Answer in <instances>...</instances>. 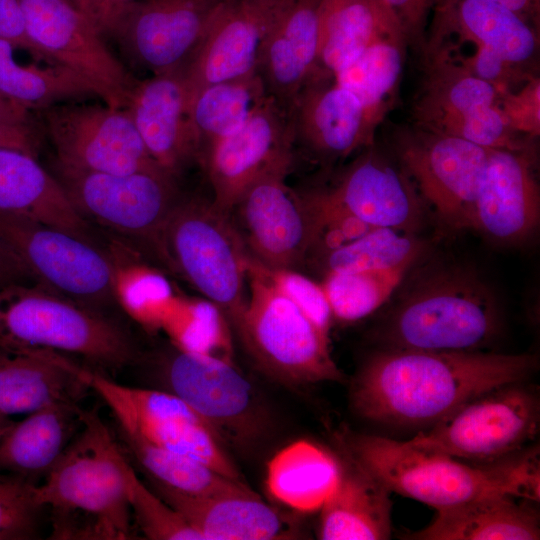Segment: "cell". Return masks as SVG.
<instances>
[{
	"label": "cell",
	"instance_id": "16",
	"mask_svg": "<svg viewBox=\"0 0 540 540\" xmlns=\"http://www.w3.org/2000/svg\"><path fill=\"white\" fill-rule=\"evenodd\" d=\"M27 32L48 64L87 79L105 104L124 108L136 82L106 46L94 22L70 0H19Z\"/></svg>",
	"mask_w": 540,
	"mask_h": 540
},
{
	"label": "cell",
	"instance_id": "53",
	"mask_svg": "<svg viewBox=\"0 0 540 540\" xmlns=\"http://www.w3.org/2000/svg\"><path fill=\"white\" fill-rule=\"evenodd\" d=\"M517 13L538 30L540 19V0H497Z\"/></svg>",
	"mask_w": 540,
	"mask_h": 540
},
{
	"label": "cell",
	"instance_id": "33",
	"mask_svg": "<svg viewBox=\"0 0 540 540\" xmlns=\"http://www.w3.org/2000/svg\"><path fill=\"white\" fill-rule=\"evenodd\" d=\"M393 25L398 23L380 0H322L317 61L312 75L332 77Z\"/></svg>",
	"mask_w": 540,
	"mask_h": 540
},
{
	"label": "cell",
	"instance_id": "4",
	"mask_svg": "<svg viewBox=\"0 0 540 540\" xmlns=\"http://www.w3.org/2000/svg\"><path fill=\"white\" fill-rule=\"evenodd\" d=\"M345 447L348 456L391 492L436 510L497 493L539 501L535 448L489 463H474L370 434H350Z\"/></svg>",
	"mask_w": 540,
	"mask_h": 540
},
{
	"label": "cell",
	"instance_id": "2",
	"mask_svg": "<svg viewBox=\"0 0 540 540\" xmlns=\"http://www.w3.org/2000/svg\"><path fill=\"white\" fill-rule=\"evenodd\" d=\"M81 419L78 433L43 483L34 487L36 502L50 512V538L131 539V463L97 407L82 408Z\"/></svg>",
	"mask_w": 540,
	"mask_h": 540
},
{
	"label": "cell",
	"instance_id": "21",
	"mask_svg": "<svg viewBox=\"0 0 540 540\" xmlns=\"http://www.w3.org/2000/svg\"><path fill=\"white\" fill-rule=\"evenodd\" d=\"M331 203L371 228L413 233L423 221V201L401 168L365 148L333 186L318 188Z\"/></svg>",
	"mask_w": 540,
	"mask_h": 540
},
{
	"label": "cell",
	"instance_id": "11",
	"mask_svg": "<svg viewBox=\"0 0 540 540\" xmlns=\"http://www.w3.org/2000/svg\"><path fill=\"white\" fill-rule=\"evenodd\" d=\"M393 148L399 165L439 223L453 231L473 229L489 149L416 125L398 129Z\"/></svg>",
	"mask_w": 540,
	"mask_h": 540
},
{
	"label": "cell",
	"instance_id": "32",
	"mask_svg": "<svg viewBox=\"0 0 540 540\" xmlns=\"http://www.w3.org/2000/svg\"><path fill=\"white\" fill-rule=\"evenodd\" d=\"M81 409L54 403L12 421L0 433V471L34 484L44 479L81 428Z\"/></svg>",
	"mask_w": 540,
	"mask_h": 540
},
{
	"label": "cell",
	"instance_id": "19",
	"mask_svg": "<svg viewBox=\"0 0 540 540\" xmlns=\"http://www.w3.org/2000/svg\"><path fill=\"white\" fill-rule=\"evenodd\" d=\"M289 0H224L180 67L189 100L203 87L258 74L268 35Z\"/></svg>",
	"mask_w": 540,
	"mask_h": 540
},
{
	"label": "cell",
	"instance_id": "1",
	"mask_svg": "<svg viewBox=\"0 0 540 540\" xmlns=\"http://www.w3.org/2000/svg\"><path fill=\"white\" fill-rule=\"evenodd\" d=\"M537 366L528 353L379 348L356 375L351 403L375 423L429 427L475 396L526 382Z\"/></svg>",
	"mask_w": 540,
	"mask_h": 540
},
{
	"label": "cell",
	"instance_id": "35",
	"mask_svg": "<svg viewBox=\"0 0 540 540\" xmlns=\"http://www.w3.org/2000/svg\"><path fill=\"white\" fill-rule=\"evenodd\" d=\"M407 46L400 27L390 26L376 36L354 61L332 76L338 85L358 99L375 129L394 100Z\"/></svg>",
	"mask_w": 540,
	"mask_h": 540
},
{
	"label": "cell",
	"instance_id": "6",
	"mask_svg": "<svg viewBox=\"0 0 540 540\" xmlns=\"http://www.w3.org/2000/svg\"><path fill=\"white\" fill-rule=\"evenodd\" d=\"M151 245L163 262L236 326L247 302V252L229 215L212 201L179 197Z\"/></svg>",
	"mask_w": 540,
	"mask_h": 540
},
{
	"label": "cell",
	"instance_id": "41",
	"mask_svg": "<svg viewBox=\"0 0 540 540\" xmlns=\"http://www.w3.org/2000/svg\"><path fill=\"white\" fill-rule=\"evenodd\" d=\"M425 243L413 233L389 228H373L364 235L324 255L327 272L383 270L415 265L424 254Z\"/></svg>",
	"mask_w": 540,
	"mask_h": 540
},
{
	"label": "cell",
	"instance_id": "52",
	"mask_svg": "<svg viewBox=\"0 0 540 540\" xmlns=\"http://www.w3.org/2000/svg\"><path fill=\"white\" fill-rule=\"evenodd\" d=\"M0 125H30V110L0 95Z\"/></svg>",
	"mask_w": 540,
	"mask_h": 540
},
{
	"label": "cell",
	"instance_id": "51",
	"mask_svg": "<svg viewBox=\"0 0 540 540\" xmlns=\"http://www.w3.org/2000/svg\"><path fill=\"white\" fill-rule=\"evenodd\" d=\"M30 280L33 278L24 264L0 241V287Z\"/></svg>",
	"mask_w": 540,
	"mask_h": 540
},
{
	"label": "cell",
	"instance_id": "12",
	"mask_svg": "<svg viewBox=\"0 0 540 540\" xmlns=\"http://www.w3.org/2000/svg\"><path fill=\"white\" fill-rule=\"evenodd\" d=\"M162 389L192 408L221 442L247 448L267 428L256 393L235 363L181 351L174 346L156 363Z\"/></svg>",
	"mask_w": 540,
	"mask_h": 540
},
{
	"label": "cell",
	"instance_id": "3",
	"mask_svg": "<svg viewBox=\"0 0 540 540\" xmlns=\"http://www.w3.org/2000/svg\"><path fill=\"white\" fill-rule=\"evenodd\" d=\"M420 271L377 324L380 348L475 351L502 329L494 289L477 271L442 264Z\"/></svg>",
	"mask_w": 540,
	"mask_h": 540
},
{
	"label": "cell",
	"instance_id": "43",
	"mask_svg": "<svg viewBox=\"0 0 540 540\" xmlns=\"http://www.w3.org/2000/svg\"><path fill=\"white\" fill-rule=\"evenodd\" d=\"M127 478L132 517L147 539L202 540L177 511L138 478L131 465Z\"/></svg>",
	"mask_w": 540,
	"mask_h": 540
},
{
	"label": "cell",
	"instance_id": "29",
	"mask_svg": "<svg viewBox=\"0 0 540 540\" xmlns=\"http://www.w3.org/2000/svg\"><path fill=\"white\" fill-rule=\"evenodd\" d=\"M391 491L349 456L340 461L336 486L320 511L323 540H386L391 537Z\"/></svg>",
	"mask_w": 540,
	"mask_h": 540
},
{
	"label": "cell",
	"instance_id": "54",
	"mask_svg": "<svg viewBox=\"0 0 540 540\" xmlns=\"http://www.w3.org/2000/svg\"><path fill=\"white\" fill-rule=\"evenodd\" d=\"M70 1L74 5H76L82 12H84L88 17L91 18L95 0H70Z\"/></svg>",
	"mask_w": 540,
	"mask_h": 540
},
{
	"label": "cell",
	"instance_id": "50",
	"mask_svg": "<svg viewBox=\"0 0 540 540\" xmlns=\"http://www.w3.org/2000/svg\"><path fill=\"white\" fill-rule=\"evenodd\" d=\"M37 147L30 125H0V148L17 149L36 156Z\"/></svg>",
	"mask_w": 540,
	"mask_h": 540
},
{
	"label": "cell",
	"instance_id": "31",
	"mask_svg": "<svg viewBox=\"0 0 540 540\" xmlns=\"http://www.w3.org/2000/svg\"><path fill=\"white\" fill-rule=\"evenodd\" d=\"M531 501L506 493L437 509L433 521L407 536L414 540H537L539 513Z\"/></svg>",
	"mask_w": 540,
	"mask_h": 540
},
{
	"label": "cell",
	"instance_id": "56",
	"mask_svg": "<svg viewBox=\"0 0 540 540\" xmlns=\"http://www.w3.org/2000/svg\"><path fill=\"white\" fill-rule=\"evenodd\" d=\"M454 0H439L437 7L434 10V13L439 12L447 8Z\"/></svg>",
	"mask_w": 540,
	"mask_h": 540
},
{
	"label": "cell",
	"instance_id": "14",
	"mask_svg": "<svg viewBox=\"0 0 540 540\" xmlns=\"http://www.w3.org/2000/svg\"><path fill=\"white\" fill-rule=\"evenodd\" d=\"M41 112L56 166L115 174L162 169L126 108L63 102Z\"/></svg>",
	"mask_w": 540,
	"mask_h": 540
},
{
	"label": "cell",
	"instance_id": "7",
	"mask_svg": "<svg viewBox=\"0 0 540 540\" xmlns=\"http://www.w3.org/2000/svg\"><path fill=\"white\" fill-rule=\"evenodd\" d=\"M247 302L235 326L255 361L287 383L341 381L329 335L246 260Z\"/></svg>",
	"mask_w": 540,
	"mask_h": 540
},
{
	"label": "cell",
	"instance_id": "37",
	"mask_svg": "<svg viewBox=\"0 0 540 540\" xmlns=\"http://www.w3.org/2000/svg\"><path fill=\"white\" fill-rule=\"evenodd\" d=\"M14 47L0 40V95L27 109L43 110L69 100L99 97L87 79L57 64L22 65ZM100 98V97H99Z\"/></svg>",
	"mask_w": 540,
	"mask_h": 540
},
{
	"label": "cell",
	"instance_id": "15",
	"mask_svg": "<svg viewBox=\"0 0 540 540\" xmlns=\"http://www.w3.org/2000/svg\"><path fill=\"white\" fill-rule=\"evenodd\" d=\"M57 180L83 219L152 243L179 193L163 169L115 174L56 166Z\"/></svg>",
	"mask_w": 540,
	"mask_h": 540
},
{
	"label": "cell",
	"instance_id": "45",
	"mask_svg": "<svg viewBox=\"0 0 540 540\" xmlns=\"http://www.w3.org/2000/svg\"><path fill=\"white\" fill-rule=\"evenodd\" d=\"M252 261L275 288L298 306L323 333L329 335L333 317L321 283L299 270L269 268L253 259Z\"/></svg>",
	"mask_w": 540,
	"mask_h": 540
},
{
	"label": "cell",
	"instance_id": "49",
	"mask_svg": "<svg viewBox=\"0 0 540 540\" xmlns=\"http://www.w3.org/2000/svg\"><path fill=\"white\" fill-rule=\"evenodd\" d=\"M135 0H95L91 19L103 36H110L125 9Z\"/></svg>",
	"mask_w": 540,
	"mask_h": 540
},
{
	"label": "cell",
	"instance_id": "28",
	"mask_svg": "<svg viewBox=\"0 0 540 540\" xmlns=\"http://www.w3.org/2000/svg\"><path fill=\"white\" fill-rule=\"evenodd\" d=\"M536 30L497 0H454L434 13L428 40L456 33L474 47H483L525 70L538 50Z\"/></svg>",
	"mask_w": 540,
	"mask_h": 540
},
{
	"label": "cell",
	"instance_id": "26",
	"mask_svg": "<svg viewBox=\"0 0 540 540\" xmlns=\"http://www.w3.org/2000/svg\"><path fill=\"white\" fill-rule=\"evenodd\" d=\"M322 0H289L273 25L258 74L267 94L287 113L315 70Z\"/></svg>",
	"mask_w": 540,
	"mask_h": 540
},
{
	"label": "cell",
	"instance_id": "18",
	"mask_svg": "<svg viewBox=\"0 0 540 540\" xmlns=\"http://www.w3.org/2000/svg\"><path fill=\"white\" fill-rule=\"evenodd\" d=\"M288 174L272 173L256 181L228 215L253 260L269 268L299 270L308 261L313 225L301 192L286 183Z\"/></svg>",
	"mask_w": 540,
	"mask_h": 540
},
{
	"label": "cell",
	"instance_id": "8",
	"mask_svg": "<svg viewBox=\"0 0 540 540\" xmlns=\"http://www.w3.org/2000/svg\"><path fill=\"white\" fill-rule=\"evenodd\" d=\"M71 367L108 406L118 435L190 456L231 479L243 481L211 427L174 394L117 383L107 374L73 360Z\"/></svg>",
	"mask_w": 540,
	"mask_h": 540
},
{
	"label": "cell",
	"instance_id": "24",
	"mask_svg": "<svg viewBox=\"0 0 540 540\" xmlns=\"http://www.w3.org/2000/svg\"><path fill=\"white\" fill-rule=\"evenodd\" d=\"M540 220V191L529 149H489L473 229L500 243L528 239Z\"/></svg>",
	"mask_w": 540,
	"mask_h": 540
},
{
	"label": "cell",
	"instance_id": "22",
	"mask_svg": "<svg viewBox=\"0 0 540 540\" xmlns=\"http://www.w3.org/2000/svg\"><path fill=\"white\" fill-rule=\"evenodd\" d=\"M287 114L294 146L324 164L374 144L376 129L362 105L331 76L312 75Z\"/></svg>",
	"mask_w": 540,
	"mask_h": 540
},
{
	"label": "cell",
	"instance_id": "46",
	"mask_svg": "<svg viewBox=\"0 0 540 540\" xmlns=\"http://www.w3.org/2000/svg\"><path fill=\"white\" fill-rule=\"evenodd\" d=\"M499 107L509 128L517 135L535 138L540 134V81L535 75L524 80L518 90L500 93Z\"/></svg>",
	"mask_w": 540,
	"mask_h": 540
},
{
	"label": "cell",
	"instance_id": "5",
	"mask_svg": "<svg viewBox=\"0 0 540 540\" xmlns=\"http://www.w3.org/2000/svg\"><path fill=\"white\" fill-rule=\"evenodd\" d=\"M0 345L75 355L107 375L138 356L131 336L115 320L37 282L0 287Z\"/></svg>",
	"mask_w": 540,
	"mask_h": 540
},
{
	"label": "cell",
	"instance_id": "39",
	"mask_svg": "<svg viewBox=\"0 0 540 540\" xmlns=\"http://www.w3.org/2000/svg\"><path fill=\"white\" fill-rule=\"evenodd\" d=\"M120 445L150 480L181 493L208 497L249 488L206 463L131 437L118 435Z\"/></svg>",
	"mask_w": 540,
	"mask_h": 540
},
{
	"label": "cell",
	"instance_id": "47",
	"mask_svg": "<svg viewBox=\"0 0 540 540\" xmlns=\"http://www.w3.org/2000/svg\"><path fill=\"white\" fill-rule=\"evenodd\" d=\"M401 28L407 45L421 55L428 40L429 17L439 0H380Z\"/></svg>",
	"mask_w": 540,
	"mask_h": 540
},
{
	"label": "cell",
	"instance_id": "30",
	"mask_svg": "<svg viewBox=\"0 0 540 540\" xmlns=\"http://www.w3.org/2000/svg\"><path fill=\"white\" fill-rule=\"evenodd\" d=\"M0 211L91 241L86 220L74 208L57 178L37 162L36 156L21 150L0 148Z\"/></svg>",
	"mask_w": 540,
	"mask_h": 540
},
{
	"label": "cell",
	"instance_id": "17",
	"mask_svg": "<svg viewBox=\"0 0 540 540\" xmlns=\"http://www.w3.org/2000/svg\"><path fill=\"white\" fill-rule=\"evenodd\" d=\"M294 148L288 114L270 97L243 126L203 151L200 163L212 187L213 205L228 215L256 181L289 173Z\"/></svg>",
	"mask_w": 540,
	"mask_h": 540
},
{
	"label": "cell",
	"instance_id": "13",
	"mask_svg": "<svg viewBox=\"0 0 540 540\" xmlns=\"http://www.w3.org/2000/svg\"><path fill=\"white\" fill-rule=\"evenodd\" d=\"M0 241L35 282L97 310L115 301L111 260L93 242L3 211Z\"/></svg>",
	"mask_w": 540,
	"mask_h": 540
},
{
	"label": "cell",
	"instance_id": "40",
	"mask_svg": "<svg viewBox=\"0 0 540 540\" xmlns=\"http://www.w3.org/2000/svg\"><path fill=\"white\" fill-rule=\"evenodd\" d=\"M161 330L172 346L189 353L234 363L227 316L214 302L178 295Z\"/></svg>",
	"mask_w": 540,
	"mask_h": 540
},
{
	"label": "cell",
	"instance_id": "25",
	"mask_svg": "<svg viewBox=\"0 0 540 540\" xmlns=\"http://www.w3.org/2000/svg\"><path fill=\"white\" fill-rule=\"evenodd\" d=\"M150 480V479H149ZM151 489L202 540H273L293 537V526L250 487L208 497L191 496L150 480Z\"/></svg>",
	"mask_w": 540,
	"mask_h": 540
},
{
	"label": "cell",
	"instance_id": "27",
	"mask_svg": "<svg viewBox=\"0 0 540 540\" xmlns=\"http://www.w3.org/2000/svg\"><path fill=\"white\" fill-rule=\"evenodd\" d=\"M90 389L58 352L0 345V411L29 414L54 403L79 404Z\"/></svg>",
	"mask_w": 540,
	"mask_h": 540
},
{
	"label": "cell",
	"instance_id": "42",
	"mask_svg": "<svg viewBox=\"0 0 540 540\" xmlns=\"http://www.w3.org/2000/svg\"><path fill=\"white\" fill-rule=\"evenodd\" d=\"M414 266L325 273L321 285L333 319L351 323L369 316L389 300Z\"/></svg>",
	"mask_w": 540,
	"mask_h": 540
},
{
	"label": "cell",
	"instance_id": "34",
	"mask_svg": "<svg viewBox=\"0 0 540 540\" xmlns=\"http://www.w3.org/2000/svg\"><path fill=\"white\" fill-rule=\"evenodd\" d=\"M340 461L326 449L298 440L279 450L269 461L266 485L270 495L300 512L319 511L334 490Z\"/></svg>",
	"mask_w": 540,
	"mask_h": 540
},
{
	"label": "cell",
	"instance_id": "44",
	"mask_svg": "<svg viewBox=\"0 0 540 540\" xmlns=\"http://www.w3.org/2000/svg\"><path fill=\"white\" fill-rule=\"evenodd\" d=\"M34 484L0 471V540L38 537L42 508L35 499Z\"/></svg>",
	"mask_w": 540,
	"mask_h": 540
},
{
	"label": "cell",
	"instance_id": "23",
	"mask_svg": "<svg viewBox=\"0 0 540 540\" xmlns=\"http://www.w3.org/2000/svg\"><path fill=\"white\" fill-rule=\"evenodd\" d=\"M124 108L148 153L162 169L176 177L189 164L200 161V144L180 69L137 79Z\"/></svg>",
	"mask_w": 540,
	"mask_h": 540
},
{
	"label": "cell",
	"instance_id": "9",
	"mask_svg": "<svg viewBox=\"0 0 540 540\" xmlns=\"http://www.w3.org/2000/svg\"><path fill=\"white\" fill-rule=\"evenodd\" d=\"M539 399L525 382L501 386L464 402L407 442L474 463L511 456L539 430Z\"/></svg>",
	"mask_w": 540,
	"mask_h": 540
},
{
	"label": "cell",
	"instance_id": "10",
	"mask_svg": "<svg viewBox=\"0 0 540 540\" xmlns=\"http://www.w3.org/2000/svg\"><path fill=\"white\" fill-rule=\"evenodd\" d=\"M424 79L413 107L414 125L486 149H528L499 107L500 89L439 48L422 55Z\"/></svg>",
	"mask_w": 540,
	"mask_h": 540
},
{
	"label": "cell",
	"instance_id": "20",
	"mask_svg": "<svg viewBox=\"0 0 540 540\" xmlns=\"http://www.w3.org/2000/svg\"><path fill=\"white\" fill-rule=\"evenodd\" d=\"M224 0H135L111 33L126 58L152 75L182 67Z\"/></svg>",
	"mask_w": 540,
	"mask_h": 540
},
{
	"label": "cell",
	"instance_id": "38",
	"mask_svg": "<svg viewBox=\"0 0 540 540\" xmlns=\"http://www.w3.org/2000/svg\"><path fill=\"white\" fill-rule=\"evenodd\" d=\"M107 253L115 301L147 331L161 330L178 297L169 280L122 243L113 241Z\"/></svg>",
	"mask_w": 540,
	"mask_h": 540
},
{
	"label": "cell",
	"instance_id": "48",
	"mask_svg": "<svg viewBox=\"0 0 540 540\" xmlns=\"http://www.w3.org/2000/svg\"><path fill=\"white\" fill-rule=\"evenodd\" d=\"M0 40L10 43L15 49L26 50L37 61L48 64L29 37L19 0H0Z\"/></svg>",
	"mask_w": 540,
	"mask_h": 540
},
{
	"label": "cell",
	"instance_id": "55",
	"mask_svg": "<svg viewBox=\"0 0 540 540\" xmlns=\"http://www.w3.org/2000/svg\"><path fill=\"white\" fill-rule=\"evenodd\" d=\"M12 423L9 416L5 415L0 411V433L10 424Z\"/></svg>",
	"mask_w": 540,
	"mask_h": 540
},
{
	"label": "cell",
	"instance_id": "36",
	"mask_svg": "<svg viewBox=\"0 0 540 540\" xmlns=\"http://www.w3.org/2000/svg\"><path fill=\"white\" fill-rule=\"evenodd\" d=\"M269 98L259 74L200 89L191 99L190 114L201 155L211 143L243 126Z\"/></svg>",
	"mask_w": 540,
	"mask_h": 540
}]
</instances>
